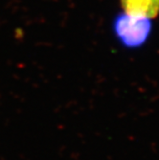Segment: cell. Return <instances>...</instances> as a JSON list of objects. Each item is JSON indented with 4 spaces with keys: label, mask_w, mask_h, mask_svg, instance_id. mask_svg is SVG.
I'll return each instance as SVG.
<instances>
[{
    "label": "cell",
    "mask_w": 159,
    "mask_h": 160,
    "mask_svg": "<svg viewBox=\"0 0 159 160\" xmlns=\"http://www.w3.org/2000/svg\"><path fill=\"white\" fill-rule=\"evenodd\" d=\"M112 29L123 47L137 49L148 41L152 34V24L150 18L134 17L124 12L115 17Z\"/></svg>",
    "instance_id": "1"
},
{
    "label": "cell",
    "mask_w": 159,
    "mask_h": 160,
    "mask_svg": "<svg viewBox=\"0 0 159 160\" xmlns=\"http://www.w3.org/2000/svg\"><path fill=\"white\" fill-rule=\"evenodd\" d=\"M125 12L134 17L152 18L159 12V0H121Z\"/></svg>",
    "instance_id": "2"
}]
</instances>
